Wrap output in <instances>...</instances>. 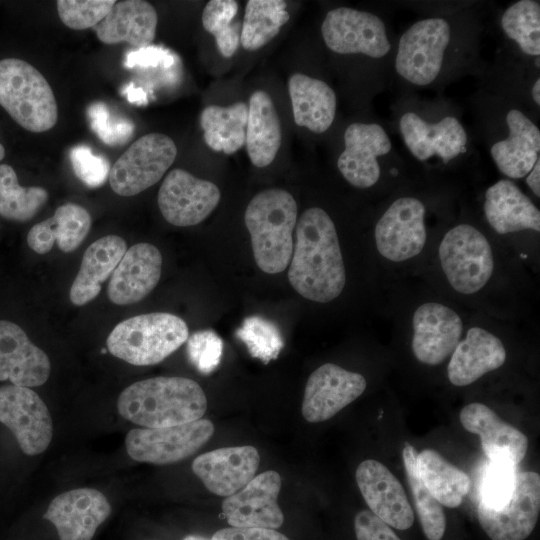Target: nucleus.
Here are the masks:
<instances>
[{"label":"nucleus","instance_id":"1","mask_svg":"<svg viewBox=\"0 0 540 540\" xmlns=\"http://www.w3.org/2000/svg\"><path fill=\"white\" fill-rule=\"evenodd\" d=\"M288 269L291 286L304 298L328 303L346 283V271L333 220L319 207L305 210L296 224Z\"/></svg>","mask_w":540,"mask_h":540},{"label":"nucleus","instance_id":"2","mask_svg":"<svg viewBox=\"0 0 540 540\" xmlns=\"http://www.w3.org/2000/svg\"><path fill=\"white\" fill-rule=\"evenodd\" d=\"M117 410L136 425L162 428L201 419L207 410V398L192 379L158 376L126 387L118 397Z\"/></svg>","mask_w":540,"mask_h":540},{"label":"nucleus","instance_id":"3","mask_svg":"<svg viewBox=\"0 0 540 540\" xmlns=\"http://www.w3.org/2000/svg\"><path fill=\"white\" fill-rule=\"evenodd\" d=\"M297 221L294 197L283 189H266L256 194L245 211L257 266L265 273L286 269L293 252V231Z\"/></svg>","mask_w":540,"mask_h":540},{"label":"nucleus","instance_id":"4","mask_svg":"<svg viewBox=\"0 0 540 540\" xmlns=\"http://www.w3.org/2000/svg\"><path fill=\"white\" fill-rule=\"evenodd\" d=\"M189 337L186 322L171 313L130 317L110 332L106 345L115 357L135 366L154 365L175 352Z\"/></svg>","mask_w":540,"mask_h":540},{"label":"nucleus","instance_id":"5","mask_svg":"<svg viewBox=\"0 0 540 540\" xmlns=\"http://www.w3.org/2000/svg\"><path fill=\"white\" fill-rule=\"evenodd\" d=\"M0 105L30 132H45L58 119V106L48 81L28 62L0 60Z\"/></svg>","mask_w":540,"mask_h":540},{"label":"nucleus","instance_id":"6","mask_svg":"<svg viewBox=\"0 0 540 540\" xmlns=\"http://www.w3.org/2000/svg\"><path fill=\"white\" fill-rule=\"evenodd\" d=\"M438 258L450 286L463 295L481 291L494 272L489 240L467 223L458 224L444 234L438 246Z\"/></svg>","mask_w":540,"mask_h":540},{"label":"nucleus","instance_id":"7","mask_svg":"<svg viewBox=\"0 0 540 540\" xmlns=\"http://www.w3.org/2000/svg\"><path fill=\"white\" fill-rule=\"evenodd\" d=\"M177 155L174 141L162 133H148L137 139L117 159L108 180L120 196H134L157 183Z\"/></svg>","mask_w":540,"mask_h":540},{"label":"nucleus","instance_id":"8","mask_svg":"<svg viewBox=\"0 0 540 540\" xmlns=\"http://www.w3.org/2000/svg\"><path fill=\"white\" fill-rule=\"evenodd\" d=\"M451 27L444 18L417 21L400 37L395 69L406 81L417 86L431 84L439 75Z\"/></svg>","mask_w":540,"mask_h":540},{"label":"nucleus","instance_id":"9","mask_svg":"<svg viewBox=\"0 0 540 540\" xmlns=\"http://www.w3.org/2000/svg\"><path fill=\"white\" fill-rule=\"evenodd\" d=\"M214 433L210 420L162 428H135L125 438L128 455L139 462L166 465L179 462L196 453Z\"/></svg>","mask_w":540,"mask_h":540},{"label":"nucleus","instance_id":"10","mask_svg":"<svg viewBox=\"0 0 540 540\" xmlns=\"http://www.w3.org/2000/svg\"><path fill=\"white\" fill-rule=\"evenodd\" d=\"M540 512V476L536 472H517L509 501L493 509L482 501L478 519L492 540H525L534 530Z\"/></svg>","mask_w":540,"mask_h":540},{"label":"nucleus","instance_id":"11","mask_svg":"<svg viewBox=\"0 0 540 540\" xmlns=\"http://www.w3.org/2000/svg\"><path fill=\"white\" fill-rule=\"evenodd\" d=\"M425 214V206L418 198L404 196L394 200L375 225L379 254L396 263L419 255L427 239Z\"/></svg>","mask_w":540,"mask_h":540},{"label":"nucleus","instance_id":"12","mask_svg":"<svg viewBox=\"0 0 540 540\" xmlns=\"http://www.w3.org/2000/svg\"><path fill=\"white\" fill-rule=\"evenodd\" d=\"M0 422L14 434L26 455H38L51 443L50 412L40 396L28 387L0 386Z\"/></svg>","mask_w":540,"mask_h":540},{"label":"nucleus","instance_id":"13","mask_svg":"<svg viewBox=\"0 0 540 540\" xmlns=\"http://www.w3.org/2000/svg\"><path fill=\"white\" fill-rule=\"evenodd\" d=\"M321 33L326 46L338 54H364L382 58L391 44L381 18L366 11L339 7L329 11Z\"/></svg>","mask_w":540,"mask_h":540},{"label":"nucleus","instance_id":"14","mask_svg":"<svg viewBox=\"0 0 540 540\" xmlns=\"http://www.w3.org/2000/svg\"><path fill=\"white\" fill-rule=\"evenodd\" d=\"M220 197L219 188L214 183L176 168L164 178L157 202L167 222L186 227L206 219L217 207Z\"/></svg>","mask_w":540,"mask_h":540},{"label":"nucleus","instance_id":"15","mask_svg":"<svg viewBox=\"0 0 540 540\" xmlns=\"http://www.w3.org/2000/svg\"><path fill=\"white\" fill-rule=\"evenodd\" d=\"M463 321L450 306L429 301L419 305L412 316V351L423 364L443 363L456 348L463 333Z\"/></svg>","mask_w":540,"mask_h":540},{"label":"nucleus","instance_id":"16","mask_svg":"<svg viewBox=\"0 0 540 540\" xmlns=\"http://www.w3.org/2000/svg\"><path fill=\"white\" fill-rule=\"evenodd\" d=\"M366 387L363 375L336 364H323L307 380L302 415L311 423L326 421L360 397Z\"/></svg>","mask_w":540,"mask_h":540},{"label":"nucleus","instance_id":"17","mask_svg":"<svg viewBox=\"0 0 540 540\" xmlns=\"http://www.w3.org/2000/svg\"><path fill=\"white\" fill-rule=\"evenodd\" d=\"M281 477L274 470L255 476L242 489L226 497L223 514L232 527L277 529L284 522L278 505Z\"/></svg>","mask_w":540,"mask_h":540},{"label":"nucleus","instance_id":"18","mask_svg":"<svg viewBox=\"0 0 540 540\" xmlns=\"http://www.w3.org/2000/svg\"><path fill=\"white\" fill-rule=\"evenodd\" d=\"M110 513L111 505L102 492L76 488L56 496L44 518L55 526L60 540H91Z\"/></svg>","mask_w":540,"mask_h":540},{"label":"nucleus","instance_id":"19","mask_svg":"<svg viewBox=\"0 0 540 540\" xmlns=\"http://www.w3.org/2000/svg\"><path fill=\"white\" fill-rule=\"evenodd\" d=\"M345 148L337 167L352 186L366 189L380 178L378 157L391 150V141L384 128L376 123H352L344 133Z\"/></svg>","mask_w":540,"mask_h":540},{"label":"nucleus","instance_id":"20","mask_svg":"<svg viewBox=\"0 0 540 540\" xmlns=\"http://www.w3.org/2000/svg\"><path fill=\"white\" fill-rule=\"evenodd\" d=\"M359 490L370 511L390 527L406 530L414 512L399 480L379 461H362L355 473Z\"/></svg>","mask_w":540,"mask_h":540},{"label":"nucleus","instance_id":"21","mask_svg":"<svg viewBox=\"0 0 540 540\" xmlns=\"http://www.w3.org/2000/svg\"><path fill=\"white\" fill-rule=\"evenodd\" d=\"M260 455L254 446L218 448L197 456L192 470L213 494L228 497L255 477Z\"/></svg>","mask_w":540,"mask_h":540},{"label":"nucleus","instance_id":"22","mask_svg":"<svg viewBox=\"0 0 540 540\" xmlns=\"http://www.w3.org/2000/svg\"><path fill=\"white\" fill-rule=\"evenodd\" d=\"M399 129L407 148L420 161L437 156L446 164L466 150L467 133L453 116L428 123L418 114L406 112L400 118Z\"/></svg>","mask_w":540,"mask_h":540},{"label":"nucleus","instance_id":"23","mask_svg":"<svg viewBox=\"0 0 540 540\" xmlns=\"http://www.w3.org/2000/svg\"><path fill=\"white\" fill-rule=\"evenodd\" d=\"M47 354L17 324L0 320V381L22 387L44 384L50 375Z\"/></svg>","mask_w":540,"mask_h":540},{"label":"nucleus","instance_id":"24","mask_svg":"<svg viewBox=\"0 0 540 540\" xmlns=\"http://www.w3.org/2000/svg\"><path fill=\"white\" fill-rule=\"evenodd\" d=\"M162 255L149 243H138L126 250L110 277L107 296L116 305H129L144 299L158 284Z\"/></svg>","mask_w":540,"mask_h":540},{"label":"nucleus","instance_id":"25","mask_svg":"<svg viewBox=\"0 0 540 540\" xmlns=\"http://www.w3.org/2000/svg\"><path fill=\"white\" fill-rule=\"evenodd\" d=\"M459 418L468 432L480 436L482 449L490 461L517 465L525 457L527 437L488 406L470 403L461 409Z\"/></svg>","mask_w":540,"mask_h":540},{"label":"nucleus","instance_id":"26","mask_svg":"<svg viewBox=\"0 0 540 540\" xmlns=\"http://www.w3.org/2000/svg\"><path fill=\"white\" fill-rule=\"evenodd\" d=\"M505 360L506 349L501 339L482 327L473 326L450 356L448 379L455 386H467L500 368Z\"/></svg>","mask_w":540,"mask_h":540},{"label":"nucleus","instance_id":"27","mask_svg":"<svg viewBox=\"0 0 540 540\" xmlns=\"http://www.w3.org/2000/svg\"><path fill=\"white\" fill-rule=\"evenodd\" d=\"M483 209L488 224L500 235L540 231L539 209L511 180L501 179L488 187Z\"/></svg>","mask_w":540,"mask_h":540},{"label":"nucleus","instance_id":"28","mask_svg":"<svg viewBox=\"0 0 540 540\" xmlns=\"http://www.w3.org/2000/svg\"><path fill=\"white\" fill-rule=\"evenodd\" d=\"M509 135L494 143L490 153L499 171L511 179L525 177L535 165L540 152V131L520 110L506 116Z\"/></svg>","mask_w":540,"mask_h":540},{"label":"nucleus","instance_id":"29","mask_svg":"<svg viewBox=\"0 0 540 540\" xmlns=\"http://www.w3.org/2000/svg\"><path fill=\"white\" fill-rule=\"evenodd\" d=\"M157 12L143 0L116 1L105 18L92 29L105 44L126 42L134 47L150 46L156 34Z\"/></svg>","mask_w":540,"mask_h":540},{"label":"nucleus","instance_id":"30","mask_svg":"<svg viewBox=\"0 0 540 540\" xmlns=\"http://www.w3.org/2000/svg\"><path fill=\"white\" fill-rule=\"evenodd\" d=\"M127 250L124 239L107 235L94 241L85 251L80 269L69 291L70 301L82 306L100 292L101 284L111 277Z\"/></svg>","mask_w":540,"mask_h":540},{"label":"nucleus","instance_id":"31","mask_svg":"<svg viewBox=\"0 0 540 540\" xmlns=\"http://www.w3.org/2000/svg\"><path fill=\"white\" fill-rule=\"evenodd\" d=\"M91 223V216L84 207L75 203L63 204L52 217L30 229L28 246L38 254H46L56 243L62 252H73L89 233Z\"/></svg>","mask_w":540,"mask_h":540},{"label":"nucleus","instance_id":"32","mask_svg":"<svg viewBox=\"0 0 540 540\" xmlns=\"http://www.w3.org/2000/svg\"><path fill=\"white\" fill-rule=\"evenodd\" d=\"M294 121L312 132L323 133L332 125L336 114V95L324 81L302 73L288 80Z\"/></svg>","mask_w":540,"mask_h":540},{"label":"nucleus","instance_id":"33","mask_svg":"<svg viewBox=\"0 0 540 540\" xmlns=\"http://www.w3.org/2000/svg\"><path fill=\"white\" fill-rule=\"evenodd\" d=\"M245 144L252 164L260 168L271 164L280 148L278 113L271 97L263 90L250 96Z\"/></svg>","mask_w":540,"mask_h":540},{"label":"nucleus","instance_id":"34","mask_svg":"<svg viewBox=\"0 0 540 540\" xmlns=\"http://www.w3.org/2000/svg\"><path fill=\"white\" fill-rule=\"evenodd\" d=\"M417 469L422 482L441 505L456 508L469 492V476L433 449L417 454Z\"/></svg>","mask_w":540,"mask_h":540},{"label":"nucleus","instance_id":"35","mask_svg":"<svg viewBox=\"0 0 540 540\" xmlns=\"http://www.w3.org/2000/svg\"><path fill=\"white\" fill-rule=\"evenodd\" d=\"M247 118L248 105L242 101L207 106L199 119L205 143L214 151L235 153L245 144Z\"/></svg>","mask_w":540,"mask_h":540},{"label":"nucleus","instance_id":"36","mask_svg":"<svg viewBox=\"0 0 540 540\" xmlns=\"http://www.w3.org/2000/svg\"><path fill=\"white\" fill-rule=\"evenodd\" d=\"M287 4L282 0H249L246 3L240 43L255 51L266 45L289 20Z\"/></svg>","mask_w":540,"mask_h":540},{"label":"nucleus","instance_id":"37","mask_svg":"<svg viewBox=\"0 0 540 540\" xmlns=\"http://www.w3.org/2000/svg\"><path fill=\"white\" fill-rule=\"evenodd\" d=\"M48 200V192L38 186L22 187L14 169L0 164V216L14 221L32 219Z\"/></svg>","mask_w":540,"mask_h":540},{"label":"nucleus","instance_id":"38","mask_svg":"<svg viewBox=\"0 0 540 540\" xmlns=\"http://www.w3.org/2000/svg\"><path fill=\"white\" fill-rule=\"evenodd\" d=\"M402 455L422 530L429 540H441L446 529V516L443 508L429 492L418 474L417 453L413 446L405 443Z\"/></svg>","mask_w":540,"mask_h":540},{"label":"nucleus","instance_id":"39","mask_svg":"<svg viewBox=\"0 0 540 540\" xmlns=\"http://www.w3.org/2000/svg\"><path fill=\"white\" fill-rule=\"evenodd\" d=\"M501 27L508 38L528 55H540V4L520 0L510 5L501 17Z\"/></svg>","mask_w":540,"mask_h":540},{"label":"nucleus","instance_id":"40","mask_svg":"<svg viewBox=\"0 0 540 540\" xmlns=\"http://www.w3.org/2000/svg\"><path fill=\"white\" fill-rule=\"evenodd\" d=\"M237 13L238 4L234 0H211L203 9V27L214 36L224 57H231L240 44L242 24L235 20Z\"/></svg>","mask_w":540,"mask_h":540},{"label":"nucleus","instance_id":"41","mask_svg":"<svg viewBox=\"0 0 540 540\" xmlns=\"http://www.w3.org/2000/svg\"><path fill=\"white\" fill-rule=\"evenodd\" d=\"M236 337L245 344L252 357L265 364L276 359L284 346L277 326L259 316L246 318L237 329Z\"/></svg>","mask_w":540,"mask_h":540},{"label":"nucleus","instance_id":"42","mask_svg":"<svg viewBox=\"0 0 540 540\" xmlns=\"http://www.w3.org/2000/svg\"><path fill=\"white\" fill-rule=\"evenodd\" d=\"M115 0H58L60 20L74 30L93 28L101 22L115 4Z\"/></svg>","mask_w":540,"mask_h":540},{"label":"nucleus","instance_id":"43","mask_svg":"<svg viewBox=\"0 0 540 540\" xmlns=\"http://www.w3.org/2000/svg\"><path fill=\"white\" fill-rule=\"evenodd\" d=\"M87 114L92 130L107 145L124 144L133 136V122L126 117L112 115L104 102H93Z\"/></svg>","mask_w":540,"mask_h":540},{"label":"nucleus","instance_id":"44","mask_svg":"<svg viewBox=\"0 0 540 540\" xmlns=\"http://www.w3.org/2000/svg\"><path fill=\"white\" fill-rule=\"evenodd\" d=\"M516 473L513 464L490 461L483 477L480 501L493 509L503 507L511 497Z\"/></svg>","mask_w":540,"mask_h":540},{"label":"nucleus","instance_id":"45","mask_svg":"<svg viewBox=\"0 0 540 540\" xmlns=\"http://www.w3.org/2000/svg\"><path fill=\"white\" fill-rule=\"evenodd\" d=\"M190 363L202 374L212 373L220 364L223 341L212 330H201L190 335L186 341Z\"/></svg>","mask_w":540,"mask_h":540},{"label":"nucleus","instance_id":"46","mask_svg":"<svg viewBox=\"0 0 540 540\" xmlns=\"http://www.w3.org/2000/svg\"><path fill=\"white\" fill-rule=\"evenodd\" d=\"M69 159L75 175L89 188H97L108 179L111 169L109 160L96 155L86 145H76L69 151Z\"/></svg>","mask_w":540,"mask_h":540},{"label":"nucleus","instance_id":"47","mask_svg":"<svg viewBox=\"0 0 540 540\" xmlns=\"http://www.w3.org/2000/svg\"><path fill=\"white\" fill-rule=\"evenodd\" d=\"M357 540H401L389 525L370 510L359 511L354 518Z\"/></svg>","mask_w":540,"mask_h":540},{"label":"nucleus","instance_id":"48","mask_svg":"<svg viewBox=\"0 0 540 540\" xmlns=\"http://www.w3.org/2000/svg\"><path fill=\"white\" fill-rule=\"evenodd\" d=\"M211 540H290L275 529L229 527L218 530Z\"/></svg>","mask_w":540,"mask_h":540},{"label":"nucleus","instance_id":"49","mask_svg":"<svg viewBox=\"0 0 540 540\" xmlns=\"http://www.w3.org/2000/svg\"><path fill=\"white\" fill-rule=\"evenodd\" d=\"M161 62L169 66L173 63V59L162 48L147 46L136 51H130L125 57L124 65L127 68L135 66L148 67L157 66Z\"/></svg>","mask_w":540,"mask_h":540},{"label":"nucleus","instance_id":"50","mask_svg":"<svg viewBox=\"0 0 540 540\" xmlns=\"http://www.w3.org/2000/svg\"><path fill=\"white\" fill-rule=\"evenodd\" d=\"M526 184L536 197H540V157L527 174Z\"/></svg>","mask_w":540,"mask_h":540},{"label":"nucleus","instance_id":"51","mask_svg":"<svg viewBox=\"0 0 540 540\" xmlns=\"http://www.w3.org/2000/svg\"><path fill=\"white\" fill-rule=\"evenodd\" d=\"M130 102L143 104L146 103V95L140 88H135L133 84L129 85L124 92Z\"/></svg>","mask_w":540,"mask_h":540},{"label":"nucleus","instance_id":"52","mask_svg":"<svg viewBox=\"0 0 540 540\" xmlns=\"http://www.w3.org/2000/svg\"><path fill=\"white\" fill-rule=\"evenodd\" d=\"M532 98L534 102L539 106L540 105V79L537 78L532 87Z\"/></svg>","mask_w":540,"mask_h":540},{"label":"nucleus","instance_id":"53","mask_svg":"<svg viewBox=\"0 0 540 540\" xmlns=\"http://www.w3.org/2000/svg\"><path fill=\"white\" fill-rule=\"evenodd\" d=\"M183 540H207V539L200 536H196V535H188Z\"/></svg>","mask_w":540,"mask_h":540},{"label":"nucleus","instance_id":"54","mask_svg":"<svg viewBox=\"0 0 540 540\" xmlns=\"http://www.w3.org/2000/svg\"><path fill=\"white\" fill-rule=\"evenodd\" d=\"M4 156H5V149L3 145L0 143V161L4 158Z\"/></svg>","mask_w":540,"mask_h":540}]
</instances>
